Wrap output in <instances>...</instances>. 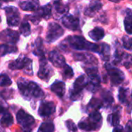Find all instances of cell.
Masks as SVG:
<instances>
[{
	"label": "cell",
	"instance_id": "6da1fadb",
	"mask_svg": "<svg viewBox=\"0 0 132 132\" xmlns=\"http://www.w3.org/2000/svg\"><path fill=\"white\" fill-rule=\"evenodd\" d=\"M17 84L19 91L26 100H29L32 97L40 98L43 96L42 89L34 82L28 81L24 78H21L18 80Z\"/></svg>",
	"mask_w": 132,
	"mask_h": 132
},
{
	"label": "cell",
	"instance_id": "d6a6232c",
	"mask_svg": "<svg viewBox=\"0 0 132 132\" xmlns=\"http://www.w3.org/2000/svg\"><path fill=\"white\" fill-rule=\"evenodd\" d=\"M102 104H102V102H101V100H99V99H97V98L93 97V98L90 100V101L88 106H89L90 108H92L94 111H97V110H99V109L102 107Z\"/></svg>",
	"mask_w": 132,
	"mask_h": 132
},
{
	"label": "cell",
	"instance_id": "3957f363",
	"mask_svg": "<svg viewBox=\"0 0 132 132\" xmlns=\"http://www.w3.org/2000/svg\"><path fill=\"white\" fill-rule=\"evenodd\" d=\"M16 119L18 123L22 125V129L25 131L31 132L32 127L35 123V119L32 116L26 113L23 110H20L16 114Z\"/></svg>",
	"mask_w": 132,
	"mask_h": 132
},
{
	"label": "cell",
	"instance_id": "484cf974",
	"mask_svg": "<svg viewBox=\"0 0 132 132\" xmlns=\"http://www.w3.org/2000/svg\"><path fill=\"white\" fill-rule=\"evenodd\" d=\"M87 89L91 92H96L100 87V78L97 77L96 78L91 79L90 83L87 84Z\"/></svg>",
	"mask_w": 132,
	"mask_h": 132
},
{
	"label": "cell",
	"instance_id": "2e32d148",
	"mask_svg": "<svg viewBox=\"0 0 132 132\" xmlns=\"http://www.w3.org/2000/svg\"><path fill=\"white\" fill-rule=\"evenodd\" d=\"M19 6L23 11H36L39 9V2L38 1H24L19 2Z\"/></svg>",
	"mask_w": 132,
	"mask_h": 132
},
{
	"label": "cell",
	"instance_id": "f6af8a7d",
	"mask_svg": "<svg viewBox=\"0 0 132 132\" xmlns=\"http://www.w3.org/2000/svg\"><path fill=\"white\" fill-rule=\"evenodd\" d=\"M0 22H1V19H0Z\"/></svg>",
	"mask_w": 132,
	"mask_h": 132
},
{
	"label": "cell",
	"instance_id": "603a6c76",
	"mask_svg": "<svg viewBox=\"0 0 132 132\" xmlns=\"http://www.w3.org/2000/svg\"><path fill=\"white\" fill-rule=\"evenodd\" d=\"M79 128H80L83 131H97V128L89 120H85L83 121H80L78 125Z\"/></svg>",
	"mask_w": 132,
	"mask_h": 132
},
{
	"label": "cell",
	"instance_id": "9a60e30c",
	"mask_svg": "<svg viewBox=\"0 0 132 132\" xmlns=\"http://www.w3.org/2000/svg\"><path fill=\"white\" fill-rule=\"evenodd\" d=\"M51 90L58 97H63L65 94V84L63 81L56 80L51 85Z\"/></svg>",
	"mask_w": 132,
	"mask_h": 132
},
{
	"label": "cell",
	"instance_id": "1f68e13d",
	"mask_svg": "<svg viewBox=\"0 0 132 132\" xmlns=\"http://www.w3.org/2000/svg\"><path fill=\"white\" fill-rule=\"evenodd\" d=\"M63 77L64 79H70L73 77V71L71 67L67 64H65L63 67Z\"/></svg>",
	"mask_w": 132,
	"mask_h": 132
},
{
	"label": "cell",
	"instance_id": "74e56055",
	"mask_svg": "<svg viewBox=\"0 0 132 132\" xmlns=\"http://www.w3.org/2000/svg\"><path fill=\"white\" fill-rule=\"evenodd\" d=\"M103 99H104V104L106 106H111V104H113V102H114L113 97L111 96L110 92L105 93V94L103 96Z\"/></svg>",
	"mask_w": 132,
	"mask_h": 132
},
{
	"label": "cell",
	"instance_id": "ac0fdd59",
	"mask_svg": "<svg viewBox=\"0 0 132 132\" xmlns=\"http://www.w3.org/2000/svg\"><path fill=\"white\" fill-rule=\"evenodd\" d=\"M104 31L102 28L96 27L89 32V36L94 41H99L104 37Z\"/></svg>",
	"mask_w": 132,
	"mask_h": 132
},
{
	"label": "cell",
	"instance_id": "f35d334b",
	"mask_svg": "<svg viewBox=\"0 0 132 132\" xmlns=\"http://www.w3.org/2000/svg\"><path fill=\"white\" fill-rule=\"evenodd\" d=\"M122 40H123V45L125 48H126V50H131V39L128 36H124Z\"/></svg>",
	"mask_w": 132,
	"mask_h": 132
},
{
	"label": "cell",
	"instance_id": "4316f807",
	"mask_svg": "<svg viewBox=\"0 0 132 132\" xmlns=\"http://www.w3.org/2000/svg\"><path fill=\"white\" fill-rule=\"evenodd\" d=\"M128 13L126 15V18L125 19V30L128 34L132 33V15H131V10L130 9H128Z\"/></svg>",
	"mask_w": 132,
	"mask_h": 132
},
{
	"label": "cell",
	"instance_id": "5bb4252c",
	"mask_svg": "<svg viewBox=\"0 0 132 132\" xmlns=\"http://www.w3.org/2000/svg\"><path fill=\"white\" fill-rule=\"evenodd\" d=\"M34 15L40 20L39 18H44L45 19H49L50 17L52 15V6L50 4H47L42 8H39Z\"/></svg>",
	"mask_w": 132,
	"mask_h": 132
},
{
	"label": "cell",
	"instance_id": "ab89813d",
	"mask_svg": "<svg viewBox=\"0 0 132 132\" xmlns=\"http://www.w3.org/2000/svg\"><path fill=\"white\" fill-rule=\"evenodd\" d=\"M125 59L124 60V66L126 67L128 69L130 68L131 65V55L130 54H125L124 56H122V59Z\"/></svg>",
	"mask_w": 132,
	"mask_h": 132
},
{
	"label": "cell",
	"instance_id": "8fae6325",
	"mask_svg": "<svg viewBox=\"0 0 132 132\" xmlns=\"http://www.w3.org/2000/svg\"><path fill=\"white\" fill-rule=\"evenodd\" d=\"M2 39L5 40L7 43L14 45L17 43L19 38V35L17 32L11 30V29H5L0 34Z\"/></svg>",
	"mask_w": 132,
	"mask_h": 132
},
{
	"label": "cell",
	"instance_id": "d6986e66",
	"mask_svg": "<svg viewBox=\"0 0 132 132\" xmlns=\"http://www.w3.org/2000/svg\"><path fill=\"white\" fill-rule=\"evenodd\" d=\"M110 52H111V50H110V46L106 44V43H102L101 45H99V50H98V53L102 60H105V61H108L109 59H110Z\"/></svg>",
	"mask_w": 132,
	"mask_h": 132
},
{
	"label": "cell",
	"instance_id": "7bdbcfd3",
	"mask_svg": "<svg viewBox=\"0 0 132 132\" xmlns=\"http://www.w3.org/2000/svg\"><path fill=\"white\" fill-rule=\"evenodd\" d=\"M126 130L128 132H131V121H129L126 126Z\"/></svg>",
	"mask_w": 132,
	"mask_h": 132
},
{
	"label": "cell",
	"instance_id": "4dcf8cb0",
	"mask_svg": "<svg viewBox=\"0 0 132 132\" xmlns=\"http://www.w3.org/2000/svg\"><path fill=\"white\" fill-rule=\"evenodd\" d=\"M19 31H20L21 34L23 35L24 36H29L31 33V27H30V25L29 24V22H23L20 26Z\"/></svg>",
	"mask_w": 132,
	"mask_h": 132
},
{
	"label": "cell",
	"instance_id": "9c48e42d",
	"mask_svg": "<svg viewBox=\"0 0 132 132\" xmlns=\"http://www.w3.org/2000/svg\"><path fill=\"white\" fill-rule=\"evenodd\" d=\"M62 22H63V25L66 28H67L70 30H73V31H76V30L79 29V28H80L79 19L72 15H68L67 16H64L63 18Z\"/></svg>",
	"mask_w": 132,
	"mask_h": 132
},
{
	"label": "cell",
	"instance_id": "277c9868",
	"mask_svg": "<svg viewBox=\"0 0 132 132\" xmlns=\"http://www.w3.org/2000/svg\"><path fill=\"white\" fill-rule=\"evenodd\" d=\"M88 81L85 76L81 75L73 83V89L70 91V98L73 101L79 100L81 97V92L84 87H86Z\"/></svg>",
	"mask_w": 132,
	"mask_h": 132
},
{
	"label": "cell",
	"instance_id": "5b68a950",
	"mask_svg": "<svg viewBox=\"0 0 132 132\" xmlns=\"http://www.w3.org/2000/svg\"><path fill=\"white\" fill-rule=\"evenodd\" d=\"M64 33L63 28L56 22H52L48 26V31L46 33L47 43H53L61 37Z\"/></svg>",
	"mask_w": 132,
	"mask_h": 132
},
{
	"label": "cell",
	"instance_id": "44dd1931",
	"mask_svg": "<svg viewBox=\"0 0 132 132\" xmlns=\"http://www.w3.org/2000/svg\"><path fill=\"white\" fill-rule=\"evenodd\" d=\"M26 57H19L17 60L12 61L9 64V67L11 70H21L25 67Z\"/></svg>",
	"mask_w": 132,
	"mask_h": 132
},
{
	"label": "cell",
	"instance_id": "4fadbf2b",
	"mask_svg": "<svg viewBox=\"0 0 132 132\" xmlns=\"http://www.w3.org/2000/svg\"><path fill=\"white\" fill-rule=\"evenodd\" d=\"M54 14L53 16L56 19H60L64 17V15L68 12L69 8L67 5H65L61 2H54Z\"/></svg>",
	"mask_w": 132,
	"mask_h": 132
},
{
	"label": "cell",
	"instance_id": "d590c367",
	"mask_svg": "<svg viewBox=\"0 0 132 132\" xmlns=\"http://www.w3.org/2000/svg\"><path fill=\"white\" fill-rule=\"evenodd\" d=\"M84 70H85V72L87 73V74L91 79H94V78H96L98 77V75H97L98 70H97V67H85Z\"/></svg>",
	"mask_w": 132,
	"mask_h": 132
},
{
	"label": "cell",
	"instance_id": "7c38bea8",
	"mask_svg": "<svg viewBox=\"0 0 132 132\" xmlns=\"http://www.w3.org/2000/svg\"><path fill=\"white\" fill-rule=\"evenodd\" d=\"M49 60L56 67H63L65 65V58L56 50H53L49 53Z\"/></svg>",
	"mask_w": 132,
	"mask_h": 132
},
{
	"label": "cell",
	"instance_id": "8992f818",
	"mask_svg": "<svg viewBox=\"0 0 132 132\" xmlns=\"http://www.w3.org/2000/svg\"><path fill=\"white\" fill-rule=\"evenodd\" d=\"M105 67H106L107 71H108V73L111 77V80L112 84L119 85L124 81L125 75H124V73L121 70L113 67L108 63L105 65Z\"/></svg>",
	"mask_w": 132,
	"mask_h": 132
},
{
	"label": "cell",
	"instance_id": "f546056e",
	"mask_svg": "<svg viewBox=\"0 0 132 132\" xmlns=\"http://www.w3.org/2000/svg\"><path fill=\"white\" fill-rule=\"evenodd\" d=\"M38 132H54V125L52 122H43L39 128Z\"/></svg>",
	"mask_w": 132,
	"mask_h": 132
},
{
	"label": "cell",
	"instance_id": "e575fe53",
	"mask_svg": "<svg viewBox=\"0 0 132 132\" xmlns=\"http://www.w3.org/2000/svg\"><path fill=\"white\" fill-rule=\"evenodd\" d=\"M12 84V80L6 74H0V87H7Z\"/></svg>",
	"mask_w": 132,
	"mask_h": 132
},
{
	"label": "cell",
	"instance_id": "ffe728a7",
	"mask_svg": "<svg viewBox=\"0 0 132 132\" xmlns=\"http://www.w3.org/2000/svg\"><path fill=\"white\" fill-rule=\"evenodd\" d=\"M73 56H74L76 60L85 62L87 63L97 62L96 58L94 56H92L90 54H88V53H77V54H73Z\"/></svg>",
	"mask_w": 132,
	"mask_h": 132
},
{
	"label": "cell",
	"instance_id": "b9f144b4",
	"mask_svg": "<svg viewBox=\"0 0 132 132\" xmlns=\"http://www.w3.org/2000/svg\"><path fill=\"white\" fill-rule=\"evenodd\" d=\"M113 132H123V128L121 126H119L118 125V126H117V127L114 128Z\"/></svg>",
	"mask_w": 132,
	"mask_h": 132
},
{
	"label": "cell",
	"instance_id": "52a82bcc",
	"mask_svg": "<svg viewBox=\"0 0 132 132\" xmlns=\"http://www.w3.org/2000/svg\"><path fill=\"white\" fill-rule=\"evenodd\" d=\"M7 23L10 26H17L20 22V15L18 9L12 6H8L5 8Z\"/></svg>",
	"mask_w": 132,
	"mask_h": 132
},
{
	"label": "cell",
	"instance_id": "8d00e7d4",
	"mask_svg": "<svg viewBox=\"0 0 132 132\" xmlns=\"http://www.w3.org/2000/svg\"><path fill=\"white\" fill-rule=\"evenodd\" d=\"M23 70H24V72L26 73H27L28 75L32 74V60L26 58L25 67L23 68Z\"/></svg>",
	"mask_w": 132,
	"mask_h": 132
},
{
	"label": "cell",
	"instance_id": "7402d4cb",
	"mask_svg": "<svg viewBox=\"0 0 132 132\" xmlns=\"http://www.w3.org/2000/svg\"><path fill=\"white\" fill-rule=\"evenodd\" d=\"M88 119L97 128V129H99L102 125V116L98 111H93L90 113Z\"/></svg>",
	"mask_w": 132,
	"mask_h": 132
},
{
	"label": "cell",
	"instance_id": "60d3db41",
	"mask_svg": "<svg viewBox=\"0 0 132 132\" xmlns=\"http://www.w3.org/2000/svg\"><path fill=\"white\" fill-rule=\"evenodd\" d=\"M66 125H67V128H68V130H69L70 131H77V126L75 125V124H74L71 120L67 121H66Z\"/></svg>",
	"mask_w": 132,
	"mask_h": 132
},
{
	"label": "cell",
	"instance_id": "e0dca14e",
	"mask_svg": "<svg viewBox=\"0 0 132 132\" xmlns=\"http://www.w3.org/2000/svg\"><path fill=\"white\" fill-rule=\"evenodd\" d=\"M102 8V3L100 2H97V1H94V2H91L89 5V6L85 9V12H84V14L87 15V16H90V17H92L94 15V14L99 11Z\"/></svg>",
	"mask_w": 132,
	"mask_h": 132
},
{
	"label": "cell",
	"instance_id": "836d02e7",
	"mask_svg": "<svg viewBox=\"0 0 132 132\" xmlns=\"http://www.w3.org/2000/svg\"><path fill=\"white\" fill-rule=\"evenodd\" d=\"M128 89H125L124 87H120L119 89V94H118V99L122 104H127L128 103Z\"/></svg>",
	"mask_w": 132,
	"mask_h": 132
},
{
	"label": "cell",
	"instance_id": "30bf717a",
	"mask_svg": "<svg viewBox=\"0 0 132 132\" xmlns=\"http://www.w3.org/2000/svg\"><path fill=\"white\" fill-rule=\"evenodd\" d=\"M56 111V106L53 102H43L39 108V115L42 118H46L53 114Z\"/></svg>",
	"mask_w": 132,
	"mask_h": 132
},
{
	"label": "cell",
	"instance_id": "ee69618b",
	"mask_svg": "<svg viewBox=\"0 0 132 132\" xmlns=\"http://www.w3.org/2000/svg\"><path fill=\"white\" fill-rule=\"evenodd\" d=\"M6 111H5V108L3 107V106H2V105H0V115L1 114H5Z\"/></svg>",
	"mask_w": 132,
	"mask_h": 132
},
{
	"label": "cell",
	"instance_id": "d4e9b609",
	"mask_svg": "<svg viewBox=\"0 0 132 132\" xmlns=\"http://www.w3.org/2000/svg\"><path fill=\"white\" fill-rule=\"evenodd\" d=\"M13 124V118L12 114L9 112H5L2 114V118L0 119V125L2 127L7 128L11 126Z\"/></svg>",
	"mask_w": 132,
	"mask_h": 132
},
{
	"label": "cell",
	"instance_id": "cb8c5ba5",
	"mask_svg": "<svg viewBox=\"0 0 132 132\" xmlns=\"http://www.w3.org/2000/svg\"><path fill=\"white\" fill-rule=\"evenodd\" d=\"M33 53L37 56L40 57V60L45 59L44 52L43 50V40L41 38H37L35 42V50H33Z\"/></svg>",
	"mask_w": 132,
	"mask_h": 132
},
{
	"label": "cell",
	"instance_id": "ba28073f",
	"mask_svg": "<svg viewBox=\"0 0 132 132\" xmlns=\"http://www.w3.org/2000/svg\"><path fill=\"white\" fill-rule=\"evenodd\" d=\"M53 71L51 68V67L47 63L46 59H42L40 60V66H39V70L38 71V77L44 80V81H48L50 77L53 76Z\"/></svg>",
	"mask_w": 132,
	"mask_h": 132
},
{
	"label": "cell",
	"instance_id": "f1b7e54d",
	"mask_svg": "<svg viewBox=\"0 0 132 132\" xmlns=\"http://www.w3.org/2000/svg\"><path fill=\"white\" fill-rule=\"evenodd\" d=\"M108 121L110 124V125H111V126H114V127L118 126V125L120 123V116H119L118 113L114 112V113L111 114L108 118Z\"/></svg>",
	"mask_w": 132,
	"mask_h": 132
},
{
	"label": "cell",
	"instance_id": "83f0119b",
	"mask_svg": "<svg viewBox=\"0 0 132 132\" xmlns=\"http://www.w3.org/2000/svg\"><path fill=\"white\" fill-rule=\"evenodd\" d=\"M17 51V48L13 46H10L8 44L0 45V56H5L7 53H15Z\"/></svg>",
	"mask_w": 132,
	"mask_h": 132
},
{
	"label": "cell",
	"instance_id": "7a4b0ae2",
	"mask_svg": "<svg viewBox=\"0 0 132 132\" xmlns=\"http://www.w3.org/2000/svg\"><path fill=\"white\" fill-rule=\"evenodd\" d=\"M67 40L68 41V44L70 45V46L74 50H91L93 52L98 53L99 45L95 43H91L82 36H68Z\"/></svg>",
	"mask_w": 132,
	"mask_h": 132
}]
</instances>
